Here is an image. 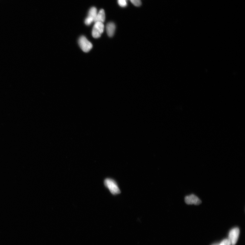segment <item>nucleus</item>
Instances as JSON below:
<instances>
[{"label": "nucleus", "instance_id": "1", "mask_svg": "<svg viewBox=\"0 0 245 245\" xmlns=\"http://www.w3.org/2000/svg\"><path fill=\"white\" fill-rule=\"evenodd\" d=\"M104 184L112 194L116 195L120 193V189L114 180L110 178H107L104 181Z\"/></svg>", "mask_w": 245, "mask_h": 245}, {"label": "nucleus", "instance_id": "2", "mask_svg": "<svg viewBox=\"0 0 245 245\" xmlns=\"http://www.w3.org/2000/svg\"><path fill=\"white\" fill-rule=\"evenodd\" d=\"M78 42L80 48L84 52H88L93 47L92 44L85 36L80 37Z\"/></svg>", "mask_w": 245, "mask_h": 245}, {"label": "nucleus", "instance_id": "3", "mask_svg": "<svg viewBox=\"0 0 245 245\" xmlns=\"http://www.w3.org/2000/svg\"><path fill=\"white\" fill-rule=\"evenodd\" d=\"M104 26L103 23L96 22L93 27L92 30V36L93 38H98L100 37L103 33Z\"/></svg>", "mask_w": 245, "mask_h": 245}, {"label": "nucleus", "instance_id": "4", "mask_svg": "<svg viewBox=\"0 0 245 245\" xmlns=\"http://www.w3.org/2000/svg\"><path fill=\"white\" fill-rule=\"evenodd\" d=\"M240 233L239 229L235 227L230 231L229 235V240L231 245H235L238 239Z\"/></svg>", "mask_w": 245, "mask_h": 245}, {"label": "nucleus", "instance_id": "5", "mask_svg": "<svg viewBox=\"0 0 245 245\" xmlns=\"http://www.w3.org/2000/svg\"><path fill=\"white\" fill-rule=\"evenodd\" d=\"M185 203L188 205H198L201 204V201L197 196L192 194L187 196L185 199Z\"/></svg>", "mask_w": 245, "mask_h": 245}, {"label": "nucleus", "instance_id": "6", "mask_svg": "<svg viewBox=\"0 0 245 245\" xmlns=\"http://www.w3.org/2000/svg\"><path fill=\"white\" fill-rule=\"evenodd\" d=\"M116 29L115 24L113 22H109L107 24L106 27L108 35L109 37H113L114 34Z\"/></svg>", "mask_w": 245, "mask_h": 245}, {"label": "nucleus", "instance_id": "7", "mask_svg": "<svg viewBox=\"0 0 245 245\" xmlns=\"http://www.w3.org/2000/svg\"><path fill=\"white\" fill-rule=\"evenodd\" d=\"M105 20V13L103 9H101L97 13L94 22L103 23Z\"/></svg>", "mask_w": 245, "mask_h": 245}, {"label": "nucleus", "instance_id": "8", "mask_svg": "<svg viewBox=\"0 0 245 245\" xmlns=\"http://www.w3.org/2000/svg\"><path fill=\"white\" fill-rule=\"evenodd\" d=\"M97 13L96 8L95 7H92L90 9L88 12V16L87 17L93 20L94 22V19L96 18Z\"/></svg>", "mask_w": 245, "mask_h": 245}, {"label": "nucleus", "instance_id": "9", "mask_svg": "<svg viewBox=\"0 0 245 245\" xmlns=\"http://www.w3.org/2000/svg\"><path fill=\"white\" fill-rule=\"evenodd\" d=\"M118 2L122 7H125L127 5V0H118Z\"/></svg>", "mask_w": 245, "mask_h": 245}, {"label": "nucleus", "instance_id": "10", "mask_svg": "<svg viewBox=\"0 0 245 245\" xmlns=\"http://www.w3.org/2000/svg\"><path fill=\"white\" fill-rule=\"evenodd\" d=\"M130 1L136 7H139L141 5L140 0H130Z\"/></svg>", "mask_w": 245, "mask_h": 245}, {"label": "nucleus", "instance_id": "11", "mask_svg": "<svg viewBox=\"0 0 245 245\" xmlns=\"http://www.w3.org/2000/svg\"><path fill=\"white\" fill-rule=\"evenodd\" d=\"M219 245H231L229 239H225L223 240Z\"/></svg>", "mask_w": 245, "mask_h": 245}, {"label": "nucleus", "instance_id": "12", "mask_svg": "<svg viewBox=\"0 0 245 245\" xmlns=\"http://www.w3.org/2000/svg\"><path fill=\"white\" fill-rule=\"evenodd\" d=\"M212 245H219V244H213Z\"/></svg>", "mask_w": 245, "mask_h": 245}]
</instances>
